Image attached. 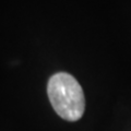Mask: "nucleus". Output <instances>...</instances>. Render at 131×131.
Listing matches in <instances>:
<instances>
[{
    "label": "nucleus",
    "instance_id": "f257e3e1",
    "mask_svg": "<svg viewBox=\"0 0 131 131\" xmlns=\"http://www.w3.org/2000/svg\"><path fill=\"white\" fill-rule=\"evenodd\" d=\"M47 93L54 110L64 120L77 121L85 109L84 93L71 74L59 72L48 81Z\"/></svg>",
    "mask_w": 131,
    "mask_h": 131
}]
</instances>
